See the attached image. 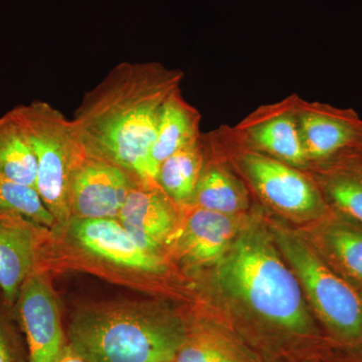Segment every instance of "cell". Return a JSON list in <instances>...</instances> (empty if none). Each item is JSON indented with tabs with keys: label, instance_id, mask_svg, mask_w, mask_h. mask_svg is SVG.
I'll list each match as a JSON object with an SVG mask.
<instances>
[{
	"label": "cell",
	"instance_id": "7402d4cb",
	"mask_svg": "<svg viewBox=\"0 0 362 362\" xmlns=\"http://www.w3.org/2000/svg\"><path fill=\"white\" fill-rule=\"evenodd\" d=\"M11 307L8 303L0 307V362H30L20 324L16 326L7 312Z\"/></svg>",
	"mask_w": 362,
	"mask_h": 362
},
{
	"label": "cell",
	"instance_id": "603a6c76",
	"mask_svg": "<svg viewBox=\"0 0 362 362\" xmlns=\"http://www.w3.org/2000/svg\"><path fill=\"white\" fill-rule=\"evenodd\" d=\"M226 356L225 351L216 343L204 337H190L187 334L185 344L181 347L176 362H221Z\"/></svg>",
	"mask_w": 362,
	"mask_h": 362
},
{
	"label": "cell",
	"instance_id": "5b68a950",
	"mask_svg": "<svg viewBox=\"0 0 362 362\" xmlns=\"http://www.w3.org/2000/svg\"><path fill=\"white\" fill-rule=\"evenodd\" d=\"M273 239L324 325L343 346L362 351V295L300 235L273 228Z\"/></svg>",
	"mask_w": 362,
	"mask_h": 362
},
{
	"label": "cell",
	"instance_id": "7a4b0ae2",
	"mask_svg": "<svg viewBox=\"0 0 362 362\" xmlns=\"http://www.w3.org/2000/svg\"><path fill=\"white\" fill-rule=\"evenodd\" d=\"M187 334L183 321L166 309L110 303L76 312L66 341L85 362H173Z\"/></svg>",
	"mask_w": 362,
	"mask_h": 362
},
{
	"label": "cell",
	"instance_id": "6da1fadb",
	"mask_svg": "<svg viewBox=\"0 0 362 362\" xmlns=\"http://www.w3.org/2000/svg\"><path fill=\"white\" fill-rule=\"evenodd\" d=\"M182 78V71L156 62L117 64L86 93L71 119L87 151L141 182L156 183L159 168L151 151L157 123Z\"/></svg>",
	"mask_w": 362,
	"mask_h": 362
},
{
	"label": "cell",
	"instance_id": "484cf974",
	"mask_svg": "<svg viewBox=\"0 0 362 362\" xmlns=\"http://www.w3.org/2000/svg\"><path fill=\"white\" fill-rule=\"evenodd\" d=\"M221 362H235V361H233L232 357H230V356H228V354H226V356L225 357H223V359H221Z\"/></svg>",
	"mask_w": 362,
	"mask_h": 362
},
{
	"label": "cell",
	"instance_id": "2e32d148",
	"mask_svg": "<svg viewBox=\"0 0 362 362\" xmlns=\"http://www.w3.org/2000/svg\"><path fill=\"white\" fill-rule=\"evenodd\" d=\"M202 115L188 103L180 89L165 100L157 123L151 156L157 166L178 150L201 139Z\"/></svg>",
	"mask_w": 362,
	"mask_h": 362
},
{
	"label": "cell",
	"instance_id": "3957f363",
	"mask_svg": "<svg viewBox=\"0 0 362 362\" xmlns=\"http://www.w3.org/2000/svg\"><path fill=\"white\" fill-rule=\"evenodd\" d=\"M278 250L273 235L259 223L240 228L216 265V283L267 322L306 334L313 329V323L302 287Z\"/></svg>",
	"mask_w": 362,
	"mask_h": 362
},
{
	"label": "cell",
	"instance_id": "52a82bcc",
	"mask_svg": "<svg viewBox=\"0 0 362 362\" xmlns=\"http://www.w3.org/2000/svg\"><path fill=\"white\" fill-rule=\"evenodd\" d=\"M14 307L30 362H59L68 341L58 300L45 274L35 271L26 279Z\"/></svg>",
	"mask_w": 362,
	"mask_h": 362
},
{
	"label": "cell",
	"instance_id": "83f0119b",
	"mask_svg": "<svg viewBox=\"0 0 362 362\" xmlns=\"http://www.w3.org/2000/svg\"><path fill=\"white\" fill-rule=\"evenodd\" d=\"M173 362H176V361H173Z\"/></svg>",
	"mask_w": 362,
	"mask_h": 362
},
{
	"label": "cell",
	"instance_id": "7c38bea8",
	"mask_svg": "<svg viewBox=\"0 0 362 362\" xmlns=\"http://www.w3.org/2000/svg\"><path fill=\"white\" fill-rule=\"evenodd\" d=\"M176 206L158 183L138 181L126 197L117 220L143 249L161 255L162 245L176 230Z\"/></svg>",
	"mask_w": 362,
	"mask_h": 362
},
{
	"label": "cell",
	"instance_id": "d6986e66",
	"mask_svg": "<svg viewBox=\"0 0 362 362\" xmlns=\"http://www.w3.org/2000/svg\"><path fill=\"white\" fill-rule=\"evenodd\" d=\"M202 164L204 152L199 139L162 162L157 183L177 206H192Z\"/></svg>",
	"mask_w": 362,
	"mask_h": 362
},
{
	"label": "cell",
	"instance_id": "ac0fdd59",
	"mask_svg": "<svg viewBox=\"0 0 362 362\" xmlns=\"http://www.w3.org/2000/svg\"><path fill=\"white\" fill-rule=\"evenodd\" d=\"M192 206L235 216L246 211L249 199L244 183L225 164L209 162L204 154L202 173Z\"/></svg>",
	"mask_w": 362,
	"mask_h": 362
},
{
	"label": "cell",
	"instance_id": "cb8c5ba5",
	"mask_svg": "<svg viewBox=\"0 0 362 362\" xmlns=\"http://www.w3.org/2000/svg\"><path fill=\"white\" fill-rule=\"evenodd\" d=\"M59 362H85L82 357L78 356L75 351H73L70 347L66 346L63 356L61 357Z\"/></svg>",
	"mask_w": 362,
	"mask_h": 362
},
{
	"label": "cell",
	"instance_id": "8992f818",
	"mask_svg": "<svg viewBox=\"0 0 362 362\" xmlns=\"http://www.w3.org/2000/svg\"><path fill=\"white\" fill-rule=\"evenodd\" d=\"M257 194L274 209L298 218H324L330 207L310 175L243 144L230 126L207 133Z\"/></svg>",
	"mask_w": 362,
	"mask_h": 362
},
{
	"label": "cell",
	"instance_id": "4316f807",
	"mask_svg": "<svg viewBox=\"0 0 362 362\" xmlns=\"http://www.w3.org/2000/svg\"><path fill=\"white\" fill-rule=\"evenodd\" d=\"M359 362H362V361H359Z\"/></svg>",
	"mask_w": 362,
	"mask_h": 362
},
{
	"label": "cell",
	"instance_id": "277c9868",
	"mask_svg": "<svg viewBox=\"0 0 362 362\" xmlns=\"http://www.w3.org/2000/svg\"><path fill=\"white\" fill-rule=\"evenodd\" d=\"M11 111L37 159V194L57 223L69 225L71 177L87 154L75 124L42 100L18 105Z\"/></svg>",
	"mask_w": 362,
	"mask_h": 362
},
{
	"label": "cell",
	"instance_id": "ffe728a7",
	"mask_svg": "<svg viewBox=\"0 0 362 362\" xmlns=\"http://www.w3.org/2000/svg\"><path fill=\"white\" fill-rule=\"evenodd\" d=\"M0 175L35 189L37 159L11 111L0 117Z\"/></svg>",
	"mask_w": 362,
	"mask_h": 362
},
{
	"label": "cell",
	"instance_id": "4fadbf2b",
	"mask_svg": "<svg viewBox=\"0 0 362 362\" xmlns=\"http://www.w3.org/2000/svg\"><path fill=\"white\" fill-rule=\"evenodd\" d=\"M40 228L20 214H0V292L11 306L26 279L37 271Z\"/></svg>",
	"mask_w": 362,
	"mask_h": 362
},
{
	"label": "cell",
	"instance_id": "8fae6325",
	"mask_svg": "<svg viewBox=\"0 0 362 362\" xmlns=\"http://www.w3.org/2000/svg\"><path fill=\"white\" fill-rule=\"evenodd\" d=\"M69 226L73 240L97 258L128 270L163 271L161 255L143 249L116 218H71Z\"/></svg>",
	"mask_w": 362,
	"mask_h": 362
},
{
	"label": "cell",
	"instance_id": "30bf717a",
	"mask_svg": "<svg viewBox=\"0 0 362 362\" xmlns=\"http://www.w3.org/2000/svg\"><path fill=\"white\" fill-rule=\"evenodd\" d=\"M297 118L308 166L356 149L362 119L354 109L308 102L299 97Z\"/></svg>",
	"mask_w": 362,
	"mask_h": 362
},
{
	"label": "cell",
	"instance_id": "5bb4252c",
	"mask_svg": "<svg viewBox=\"0 0 362 362\" xmlns=\"http://www.w3.org/2000/svg\"><path fill=\"white\" fill-rule=\"evenodd\" d=\"M176 239V252L192 266H216L232 246L239 232L237 216L192 206Z\"/></svg>",
	"mask_w": 362,
	"mask_h": 362
},
{
	"label": "cell",
	"instance_id": "9c48e42d",
	"mask_svg": "<svg viewBox=\"0 0 362 362\" xmlns=\"http://www.w3.org/2000/svg\"><path fill=\"white\" fill-rule=\"evenodd\" d=\"M138 181L121 166L87 151L71 177V218L117 220Z\"/></svg>",
	"mask_w": 362,
	"mask_h": 362
},
{
	"label": "cell",
	"instance_id": "d4e9b609",
	"mask_svg": "<svg viewBox=\"0 0 362 362\" xmlns=\"http://www.w3.org/2000/svg\"><path fill=\"white\" fill-rule=\"evenodd\" d=\"M354 151H356L357 153L359 154V156H361L362 158V129L361 136H359L358 142H357L356 149H354Z\"/></svg>",
	"mask_w": 362,
	"mask_h": 362
},
{
	"label": "cell",
	"instance_id": "e0dca14e",
	"mask_svg": "<svg viewBox=\"0 0 362 362\" xmlns=\"http://www.w3.org/2000/svg\"><path fill=\"white\" fill-rule=\"evenodd\" d=\"M322 225L323 258L362 295V228L333 211Z\"/></svg>",
	"mask_w": 362,
	"mask_h": 362
},
{
	"label": "cell",
	"instance_id": "ba28073f",
	"mask_svg": "<svg viewBox=\"0 0 362 362\" xmlns=\"http://www.w3.org/2000/svg\"><path fill=\"white\" fill-rule=\"evenodd\" d=\"M298 95L252 111L232 131L243 144L297 168H308L297 118Z\"/></svg>",
	"mask_w": 362,
	"mask_h": 362
},
{
	"label": "cell",
	"instance_id": "9a60e30c",
	"mask_svg": "<svg viewBox=\"0 0 362 362\" xmlns=\"http://www.w3.org/2000/svg\"><path fill=\"white\" fill-rule=\"evenodd\" d=\"M309 175L320 188L331 211L362 228V158L354 150L310 164Z\"/></svg>",
	"mask_w": 362,
	"mask_h": 362
},
{
	"label": "cell",
	"instance_id": "44dd1931",
	"mask_svg": "<svg viewBox=\"0 0 362 362\" xmlns=\"http://www.w3.org/2000/svg\"><path fill=\"white\" fill-rule=\"evenodd\" d=\"M20 214L42 228L58 225L35 188L0 175V214Z\"/></svg>",
	"mask_w": 362,
	"mask_h": 362
}]
</instances>
